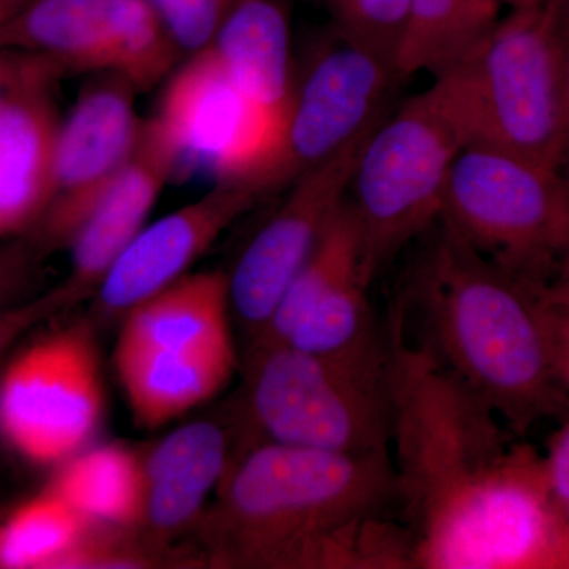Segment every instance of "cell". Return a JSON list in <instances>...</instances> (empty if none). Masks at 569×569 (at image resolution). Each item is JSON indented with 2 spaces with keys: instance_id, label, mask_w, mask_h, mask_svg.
I'll return each instance as SVG.
<instances>
[{
  "instance_id": "obj_1",
  "label": "cell",
  "mask_w": 569,
  "mask_h": 569,
  "mask_svg": "<svg viewBox=\"0 0 569 569\" xmlns=\"http://www.w3.org/2000/svg\"><path fill=\"white\" fill-rule=\"evenodd\" d=\"M391 455L413 568L496 569L529 538L545 462L481 399L388 323Z\"/></svg>"
},
{
  "instance_id": "obj_2",
  "label": "cell",
  "mask_w": 569,
  "mask_h": 569,
  "mask_svg": "<svg viewBox=\"0 0 569 569\" xmlns=\"http://www.w3.org/2000/svg\"><path fill=\"white\" fill-rule=\"evenodd\" d=\"M391 455H346L261 440L231 463L194 530L216 568H413Z\"/></svg>"
},
{
  "instance_id": "obj_3",
  "label": "cell",
  "mask_w": 569,
  "mask_h": 569,
  "mask_svg": "<svg viewBox=\"0 0 569 569\" xmlns=\"http://www.w3.org/2000/svg\"><path fill=\"white\" fill-rule=\"evenodd\" d=\"M430 231L395 307L415 331L403 335L515 432L561 410L542 288L492 263L443 220Z\"/></svg>"
},
{
  "instance_id": "obj_4",
  "label": "cell",
  "mask_w": 569,
  "mask_h": 569,
  "mask_svg": "<svg viewBox=\"0 0 569 569\" xmlns=\"http://www.w3.org/2000/svg\"><path fill=\"white\" fill-rule=\"evenodd\" d=\"M433 93L467 144L559 171L567 151L563 52L542 7L511 10L473 51L436 74Z\"/></svg>"
},
{
  "instance_id": "obj_5",
  "label": "cell",
  "mask_w": 569,
  "mask_h": 569,
  "mask_svg": "<svg viewBox=\"0 0 569 569\" xmlns=\"http://www.w3.org/2000/svg\"><path fill=\"white\" fill-rule=\"evenodd\" d=\"M244 373L246 421L261 440L391 455L389 351L381 358L340 359L288 343H250Z\"/></svg>"
},
{
  "instance_id": "obj_6",
  "label": "cell",
  "mask_w": 569,
  "mask_h": 569,
  "mask_svg": "<svg viewBox=\"0 0 569 569\" xmlns=\"http://www.w3.org/2000/svg\"><path fill=\"white\" fill-rule=\"evenodd\" d=\"M463 146L458 123L430 88L385 116L369 134L348 200L361 228L370 282L440 220L449 170Z\"/></svg>"
},
{
  "instance_id": "obj_7",
  "label": "cell",
  "mask_w": 569,
  "mask_h": 569,
  "mask_svg": "<svg viewBox=\"0 0 569 569\" xmlns=\"http://www.w3.org/2000/svg\"><path fill=\"white\" fill-rule=\"evenodd\" d=\"M440 219L492 263L538 288H546V271L563 254L567 204L559 171L490 146L460 149Z\"/></svg>"
},
{
  "instance_id": "obj_8",
  "label": "cell",
  "mask_w": 569,
  "mask_h": 569,
  "mask_svg": "<svg viewBox=\"0 0 569 569\" xmlns=\"http://www.w3.org/2000/svg\"><path fill=\"white\" fill-rule=\"evenodd\" d=\"M96 321L52 331L14 356L0 377V438L36 466H61L102 422L104 389Z\"/></svg>"
},
{
  "instance_id": "obj_9",
  "label": "cell",
  "mask_w": 569,
  "mask_h": 569,
  "mask_svg": "<svg viewBox=\"0 0 569 569\" xmlns=\"http://www.w3.org/2000/svg\"><path fill=\"white\" fill-rule=\"evenodd\" d=\"M153 118L179 157V176L203 173L261 197L284 119L242 91L211 47L189 54L163 81Z\"/></svg>"
},
{
  "instance_id": "obj_10",
  "label": "cell",
  "mask_w": 569,
  "mask_h": 569,
  "mask_svg": "<svg viewBox=\"0 0 569 569\" xmlns=\"http://www.w3.org/2000/svg\"><path fill=\"white\" fill-rule=\"evenodd\" d=\"M0 50L70 73H118L138 92L167 80L181 51L148 0H29L0 28Z\"/></svg>"
},
{
  "instance_id": "obj_11",
  "label": "cell",
  "mask_w": 569,
  "mask_h": 569,
  "mask_svg": "<svg viewBox=\"0 0 569 569\" xmlns=\"http://www.w3.org/2000/svg\"><path fill=\"white\" fill-rule=\"evenodd\" d=\"M396 80L402 78L391 62L339 36L318 50L296 78L282 141L261 182V197L287 189L387 116L385 100Z\"/></svg>"
},
{
  "instance_id": "obj_12",
  "label": "cell",
  "mask_w": 569,
  "mask_h": 569,
  "mask_svg": "<svg viewBox=\"0 0 569 569\" xmlns=\"http://www.w3.org/2000/svg\"><path fill=\"white\" fill-rule=\"evenodd\" d=\"M138 89L118 73H93L69 114L56 146L50 204L29 241L44 258L67 249L71 236L108 192L134 151L142 119Z\"/></svg>"
},
{
  "instance_id": "obj_13",
  "label": "cell",
  "mask_w": 569,
  "mask_h": 569,
  "mask_svg": "<svg viewBox=\"0 0 569 569\" xmlns=\"http://www.w3.org/2000/svg\"><path fill=\"white\" fill-rule=\"evenodd\" d=\"M377 123L335 157L296 179L274 216L236 261L228 274L231 313L250 339L268 326L288 284L346 203L359 152Z\"/></svg>"
},
{
  "instance_id": "obj_14",
  "label": "cell",
  "mask_w": 569,
  "mask_h": 569,
  "mask_svg": "<svg viewBox=\"0 0 569 569\" xmlns=\"http://www.w3.org/2000/svg\"><path fill=\"white\" fill-rule=\"evenodd\" d=\"M257 201L244 186L213 183L197 201L146 224L93 295V320H121L132 307L189 274L220 234Z\"/></svg>"
},
{
  "instance_id": "obj_15",
  "label": "cell",
  "mask_w": 569,
  "mask_h": 569,
  "mask_svg": "<svg viewBox=\"0 0 569 569\" xmlns=\"http://www.w3.org/2000/svg\"><path fill=\"white\" fill-rule=\"evenodd\" d=\"M179 176V157L153 116L142 119L129 163L71 236L69 276L61 283L71 305L92 299L123 250L146 227L168 182Z\"/></svg>"
},
{
  "instance_id": "obj_16",
  "label": "cell",
  "mask_w": 569,
  "mask_h": 569,
  "mask_svg": "<svg viewBox=\"0 0 569 569\" xmlns=\"http://www.w3.org/2000/svg\"><path fill=\"white\" fill-rule=\"evenodd\" d=\"M63 77L43 61L0 100V242L29 238L50 204Z\"/></svg>"
},
{
  "instance_id": "obj_17",
  "label": "cell",
  "mask_w": 569,
  "mask_h": 569,
  "mask_svg": "<svg viewBox=\"0 0 569 569\" xmlns=\"http://www.w3.org/2000/svg\"><path fill=\"white\" fill-rule=\"evenodd\" d=\"M230 433L201 419L168 433L142 458L144 509L138 531L160 549L203 518L213 489L230 468Z\"/></svg>"
},
{
  "instance_id": "obj_18",
  "label": "cell",
  "mask_w": 569,
  "mask_h": 569,
  "mask_svg": "<svg viewBox=\"0 0 569 569\" xmlns=\"http://www.w3.org/2000/svg\"><path fill=\"white\" fill-rule=\"evenodd\" d=\"M114 366L134 421L159 429L219 395L238 367L234 342L127 350Z\"/></svg>"
},
{
  "instance_id": "obj_19",
  "label": "cell",
  "mask_w": 569,
  "mask_h": 569,
  "mask_svg": "<svg viewBox=\"0 0 569 569\" xmlns=\"http://www.w3.org/2000/svg\"><path fill=\"white\" fill-rule=\"evenodd\" d=\"M209 47L247 96L287 121L296 77L279 0H236Z\"/></svg>"
},
{
  "instance_id": "obj_20",
  "label": "cell",
  "mask_w": 569,
  "mask_h": 569,
  "mask_svg": "<svg viewBox=\"0 0 569 569\" xmlns=\"http://www.w3.org/2000/svg\"><path fill=\"white\" fill-rule=\"evenodd\" d=\"M48 489L96 526L138 530L144 471L138 452L119 445L82 449L58 466Z\"/></svg>"
},
{
  "instance_id": "obj_21",
  "label": "cell",
  "mask_w": 569,
  "mask_h": 569,
  "mask_svg": "<svg viewBox=\"0 0 569 569\" xmlns=\"http://www.w3.org/2000/svg\"><path fill=\"white\" fill-rule=\"evenodd\" d=\"M501 0H410V18L396 69L440 73L466 58L498 22Z\"/></svg>"
},
{
  "instance_id": "obj_22",
  "label": "cell",
  "mask_w": 569,
  "mask_h": 569,
  "mask_svg": "<svg viewBox=\"0 0 569 569\" xmlns=\"http://www.w3.org/2000/svg\"><path fill=\"white\" fill-rule=\"evenodd\" d=\"M362 260L361 228L347 197L320 244L288 284L268 326L252 343H283L307 313L337 288L355 279L370 283Z\"/></svg>"
},
{
  "instance_id": "obj_23",
  "label": "cell",
  "mask_w": 569,
  "mask_h": 569,
  "mask_svg": "<svg viewBox=\"0 0 569 569\" xmlns=\"http://www.w3.org/2000/svg\"><path fill=\"white\" fill-rule=\"evenodd\" d=\"M91 526L47 488L0 520V569H56Z\"/></svg>"
},
{
  "instance_id": "obj_24",
  "label": "cell",
  "mask_w": 569,
  "mask_h": 569,
  "mask_svg": "<svg viewBox=\"0 0 569 569\" xmlns=\"http://www.w3.org/2000/svg\"><path fill=\"white\" fill-rule=\"evenodd\" d=\"M366 280L355 279L318 302L283 343L307 353L340 359L388 355V335L378 331Z\"/></svg>"
},
{
  "instance_id": "obj_25",
  "label": "cell",
  "mask_w": 569,
  "mask_h": 569,
  "mask_svg": "<svg viewBox=\"0 0 569 569\" xmlns=\"http://www.w3.org/2000/svg\"><path fill=\"white\" fill-rule=\"evenodd\" d=\"M326 6L340 39L396 67L410 18V0H326Z\"/></svg>"
},
{
  "instance_id": "obj_26",
  "label": "cell",
  "mask_w": 569,
  "mask_h": 569,
  "mask_svg": "<svg viewBox=\"0 0 569 569\" xmlns=\"http://www.w3.org/2000/svg\"><path fill=\"white\" fill-rule=\"evenodd\" d=\"M181 52L209 47L236 0H148Z\"/></svg>"
},
{
  "instance_id": "obj_27",
  "label": "cell",
  "mask_w": 569,
  "mask_h": 569,
  "mask_svg": "<svg viewBox=\"0 0 569 569\" xmlns=\"http://www.w3.org/2000/svg\"><path fill=\"white\" fill-rule=\"evenodd\" d=\"M43 260L29 239L0 242V309L29 299Z\"/></svg>"
},
{
  "instance_id": "obj_28",
  "label": "cell",
  "mask_w": 569,
  "mask_h": 569,
  "mask_svg": "<svg viewBox=\"0 0 569 569\" xmlns=\"http://www.w3.org/2000/svg\"><path fill=\"white\" fill-rule=\"evenodd\" d=\"M69 293L58 284L47 293L26 299L18 305L0 309V356L13 347L22 336L32 331L41 321L70 309Z\"/></svg>"
},
{
  "instance_id": "obj_29",
  "label": "cell",
  "mask_w": 569,
  "mask_h": 569,
  "mask_svg": "<svg viewBox=\"0 0 569 569\" xmlns=\"http://www.w3.org/2000/svg\"><path fill=\"white\" fill-rule=\"evenodd\" d=\"M545 460L546 478L553 503L569 523V418L550 441Z\"/></svg>"
},
{
  "instance_id": "obj_30",
  "label": "cell",
  "mask_w": 569,
  "mask_h": 569,
  "mask_svg": "<svg viewBox=\"0 0 569 569\" xmlns=\"http://www.w3.org/2000/svg\"><path fill=\"white\" fill-rule=\"evenodd\" d=\"M542 296V295H541ZM553 365L565 391H569V309L546 302Z\"/></svg>"
},
{
  "instance_id": "obj_31",
  "label": "cell",
  "mask_w": 569,
  "mask_h": 569,
  "mask_svg": "<svg viewBox=\"0 0 569 569\" xmlns=\"http://www.w3.org/2000/svg\"><path fill=\"white\" fill-rule=\"evenodd\" d=\"M47 59L24 52L0 50V100Z\"/></svg>"
},
{
  "instance_id": "obj_32",
  "label": "cell",
  "mask_w": 569,
  "mask_h": 569,
  "mask_svg": "<svg viewBox=\"0 0 569 569\" xmlns=\"http://www.w3.org/2000/svg\"><path fill=\"white\" fill-rule=\"evenodd\" d=\"M553 21L557 22V28H559L561 52H563L565 127H567V151H565V156H567L569 153V14Z\"/></svg>"
},
{
  "instance_id": "obj_33",
  "label": "cell",
  "mask_w": 569,
  "mask_h": 569,
  "mask_svg": "<svg viewBox=\"0 0 569 569\" xmlns=\"http://www.w3.org/2000/svg\"><path fill=\"white\" fill-rule=\"evenodd\" d=\"M541 295L549 305L569 309V271L559 274L556 282L542 288Z\"/></svg>"
},
{
  "instance_id": "obj_34",
  "label": "cell",
  "mask_w": 569,
  "mask_h": 569,
  "mask_svg": "<svg viewBox=\"0 0 569 569\" xmlns=\"http://www.w3.org/2000/svg\"><path fill=\"white\" fill-rule=\"evenodd\" d=\"M559 174L561 183H563L565 204H567V238H565V249L563 254H561L559 272V274H563V272L569 271V153L565 156L563 162L560 164Z\"/></svg>"
},
{
  "instance_id": "obj_35",
  "label": "cell",
  "mask_w": 569,
  "mask_h": 569,
  "mask_svg": "<svg viewBox=\"0 0 569 569\" xmlns=\"http://www.w3.org/2000/svg\"><path fill=\"white\" fill-rule=\"evenodd\" d=\"M29 0H0V28L7 24Z\"/></svg>"
},
{
  "instance_id": "obj_36",
  "label": "cell",
  "mask_w": 569,
  "mask_h": 569,
  "mask_svg": "<svg viewBox=\"0 0 569 569\" xmlns=\"http://www.w3.org/2000/svg\"><path fill=\"white\" fill-rule=\"evenodd\" d=\"M542 9L548 11L553 20H560L569 14V0H542Z\"/></svg>"
},
{
  "instance_id": "obj_37",
  "label": "cell",
  "mask_w": 569,
  "mask_h": 569,
  "mask_svg": "<svg viewBox=\"0 0 569 569\" xmlns=\"http://www.w3.org/2000/svg\"><path fill=\"white\" fill-rule=\"evenodd\" d=\"M501 2L507 3L511 10L542 7V0H501Z\"/></svg>"
}]
</instances>
